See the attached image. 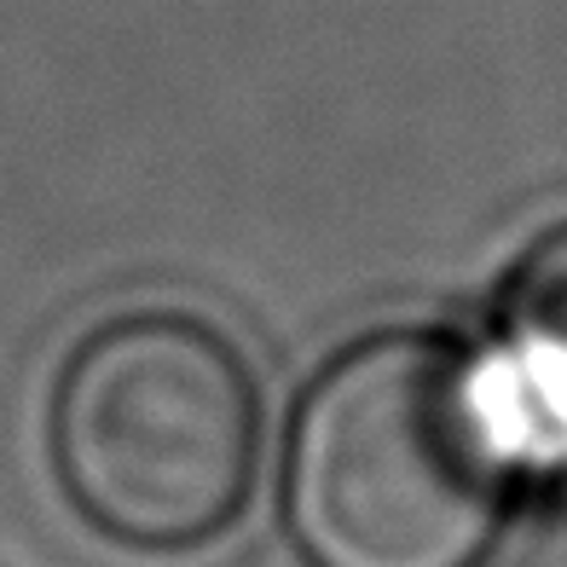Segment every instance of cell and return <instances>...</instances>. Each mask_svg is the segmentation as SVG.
I'll return each instance as SVG.
<instances>
[{"instance_id": "cell-1", "label": "cell", "mask_w": 567, "mask_h": 567, "mask_svg": "<svg viewBox=\"0 0 567 567\" xmlns=\"http://www.w3.org/2000/svg\"><path fill=\"white\" fill-rule=\"evenodd\" d=\"M515 475L475 353L371 330L301 389L278 515L301 567H486Z\"/></svg>"}, {"instance_id": "cell-2", "label": "cell", "mask_w": 567, "mask_h": 567, "mask_svg": "<svg viewBox=\"0 0 567 567\" xmlns=\"http://www.w3.org/2000/svg\"><path fill=\"white\" fill-rule=\"evenodd\" d=\"M64 504L134 556H192L249 509L261 389L192 313H122L70 348L47 405Z\"/></svg>"}, {"instance_id": "cell-3", "label": "cell", "mask_w": 567, "mask_h": 567, "mask_svg": "<svg viewBox=\"0 0 567 567\" xmlns=\"http://www.w3.org/2000/svg\"><path fill=\"white\" fill-rule=\"evenodd\" d=\"M475 365L515 470L567 475V220L509 267L498 337Z\"/></svg>"}]
</instances>
